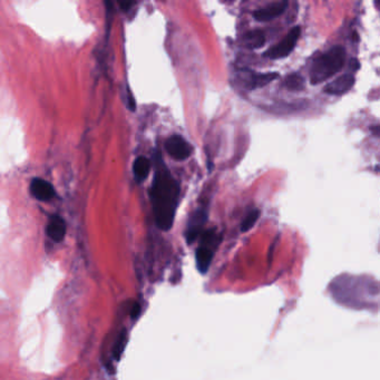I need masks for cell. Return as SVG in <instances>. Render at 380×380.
I'll return each instance as SVG.
<instances>
[{"label": "cell", "instance_id": "cell-1", "mask_svg": "<svg viewBox=\"0 0 380 380\" xmlns=\"http://www.w3.org/2000/svg\"><path fill=\"white\" fill-rule=\"evenodd\" d=\"M181 186L163 162L162 155L155 154V174L150 191L156 225L162 231H170L174 223L179 201Z\"/></svg>", "mask_w": 380, "mask_h": 380}, {"label": "cell", "instance_id": "cell-2", "mask_svg": "<svg viewBox=\"0 0 380 380\" xmlns=\"http://www.w3.org/2000/svg\"><path fill=\"white\" fill-rule=\"evenodd\" d=\"M346 50L341 46H335L321 56H319L311 67L310 82L312 85L321 84L328 81L345 65Z\"/></svg>", "mask_w": 380, "mask_h": 380}, {"label": "cell", "instance_id": "cell-3", "mask_svg": "<svg viewBox=\"0 0 380 380\" xmlns=\"http://www.w3.org/2000/svg\"><path fill=\"white\" fill-rule=\"evenodd\" d=\"M300 34H301V28H300V26H296L295 28H292L288 32V35L285 36L283 41L277 44L275 47H271L270 49L266 50L263 56L270 59H280L289 56L293 48L296 47Z\"/></svg>", "mask_w": 380, "mask_h": 380}, {"label": "cell", "instance_id": "cell-4", "mask_svg": "<svg viewBox=\"0 0 380 380\" xmlns=\"http://www.w3.org/2000/svg\"><path fill=\"white\" fill-rule=\"evenodd\" d=\"M165 149L176 161H185L193 153V148L190 143L179 135H172L169 137L165 143Z\"/></svg>", "mask_w": 380, "mask_h": 380}, {"label": "cell", "instance_id": "cell-5", "mask_svg": "<svg viewBox=\"0 0 380 380\" xmlns=\"http://www.w3.org/2000/svg\"><path fill=\"white\" fill-rule=\"evenodd\" d=\"M206 220H208V212L204 211L203 209L196 210L191 215L188 226H186L185 230V239L189 244L194 242L200 237V234H201Z\"/></svg>", "mask_w": 380, "mask_h": 380}, {"label": "cell", "instance_id": "cell-6", "mask_svg": "<svg viewBox=\"0 0 380 380\" xmlns=\"http://www.w3.org/2000/svg\"><path fill=\"white\" fill-rule=\"evenodd\" d=\"M286 7H288V2H284V0H282V2L271 3L268 6H265V7L256 10L253 12V17L258 22H269L277 18L278 16L282 15Z\"/></svg>", "mask_w": 380, "mask_h": 380}, {"label": "cell", "instance_id": "cell-7", "mask_svg": "<svg viewBox=\"0 0 380 380\" xmlns=\"http://www.w3.org/2000/svg\"><path fill=\"white\" fill-rule=\"evenodd\" d=\"M355 77L351 74H345L330 82L324 87V92L329 95H343L348 93L355 85Z\"/></svg>", "mask_w": 380, "mask_h": 380}, {"label": "cell", "instance_id": "cell-8", "mask_svg": "<svg viewBox=\"0 0 380 380\" xmlns=\"http://www.w3.org/2000/svg\"><path fill=\"white\" fill-rule=\"evenodd\" d=\"M30 192L39 201H50L55 196V189L43 178H34L30 183Z\"/></svg>", "mask_w": 380, "mask_h": 380}, {"label": "cell", "instance_id": "cell-9", "mask_svg": "<svg viewBox=\"0 0 380 380\" xmlns=\"http://www.w3.org/2000/svg\"><path fill=\"white\" fill-rule=\"evenodd\" d=\"M215 248L210 245H204L201 244L197 248L195 253V259H196V268L200 271V273L205 275L208 272L210 265L212 263L213 257H214Z\"/></svg>", "mask_w": 380, "mask_h": 380}, {"label": "cell", "instance_id": "cell-10", "mask_svg": "<svg viewBox=\"0 0 380 380\" xmlns=\"http://www.w3.org/2000/svg\"><path fill=\"white\" fill-rule=\"evenodd\" d=\"M47 234L55 242H62L66 234L65 221L58 215H54L49 219L47 224Z\"/></svg>", "mask_w": 380, "mask_h": 380}, {"label": "cell", "instance_id": "cell-11", "mask_svg": "<svg viewBox=\"0 0 380 380\" xmlns=\"http://www.w3.org/2000/svg\"><path fill=\"white\" fill-rule=\"evenodd\" d=\"M279 77L278 73H265V74H261V73H256V74H252L251 78H250V85L249 88L250 89H257V88H261L264 87V86L269 85L271 82L275 81Z\"/></svg>", "mask_w": 380, "mask_h": 380}, {"label": "cell", "instance_id": "cell-12", "mask_svg": "<svg viewBox=\"0 0 380 380\" xmlns=\"http://www.w3.org/2000/svg\"><path fill=\"white\" fill-rule=\"evenodd\" d=\"M151 171V161L145 156H139L133 164V172L137 182H142L149 176Z\"/></svg>", "mask_w": 380, "mask_h": 380}, {"label": "cell", "instance_id": "cell-13", "mask_svg": "<svg viewBox=\"0 0 380 380\" xmlns=\"http://www.w3.org/2000/svg\"><path fill=\"white\" fill-rule=\"evenodd\" d=\"M244 45L250 49L261 48L265 43V35L262 30H251L244 35Z\"/></svg>", "mask_w": 380, "mask_h": 380}, {"label": "cell", "instance_id": "cell-14", "mask_svg": "<svg viewBox=\"0 0 380 380\" xmlns=\"http://www.w3.org/2000/svg\"><path fill=\"white\" fill-rule=\"evenodd\" d=\"M304 78L300 74L288 75L284 79V86L290 91H302L304 88Z\"/></svg>", "mask_w": 380, "mask_h": 380}, {"label": "cell", "instance_id": "cell-15", "mask_svg": "<svg viewBox=\"0 0 380 380\" xmlns=\"http://www.w3.org/2000/svg\"><path fill=\"white\" fill-rule=\"evenodd\" d=\"M259 218H260V211L258 209H255L251 212H249L248 215L244 218V220L241 223V232L245 233V232L250 231L257 223Z\"/></svg>", "mask_w": 380, "mask_h": 380}, {"label": "cell", "instance_id": "cell-16", "mask_svg": "<svg viewBox=\"0 0 380 380\" xmlns=\"http://www.w3.org/2000/svg\"><path fill=\"white\" fill-rule=\"evenodd\" d=\"M126 341H128V335H126V331L124 330L121 335L118 336L117 340H116V343L114 346V349H113V355H114V358L115 359H119L122 356V353L125 349V346H126Z\"/></svg>", "mask_w": 380, "mask_h": 380}, {"label": "cell", "instance_id": "cell-17", "mask_svg": "<svg viewBox=\"0 0 380 380\" xmlns=\"http://www.w3.org/2000/svg\"><path fill=\"white\" fill-rule=\"evenodd\" d=\"M139 312H141V305H139L138 303H134V305H133V309H132V312H131V316L133 319H136L139 315Z\"/></svg>", "mask_w": 380, "mask_h": 380}, {"label": "cell", "instance_id": "cell-18", "mask_svg": "<svg viewBox=\"0 0 380 380\" xmlns=\"http://www.w3.org/2000/svg\"><path fill=\"white\" fill-rule=\"evenodd\" d=\"M360 67V64L358 63L357 59H351L350 61V68H353V70H357Z\"/></svg>", "mask_w": 380, "mask_h": 380}, {"label": "cell", "instance_id": "cell-19", "mask_svg": "<svg viewBox=\"0 0 380 380\" xmlns=\"http://www.w3.org/2000/svg\"><path fill=\"white\" fill-rule=\"evenodd\" d=\"M132 5H133V3H122V4H121L123 10H129V8L131 7Z\"/></svg>", "mask_w": 380, "mask_h": 380}]
</instances>
